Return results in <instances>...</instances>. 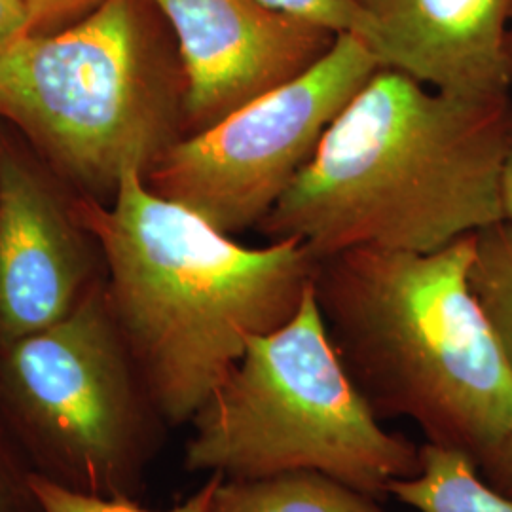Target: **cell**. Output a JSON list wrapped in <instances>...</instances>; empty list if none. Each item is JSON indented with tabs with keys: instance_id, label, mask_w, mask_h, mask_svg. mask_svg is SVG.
Returning a JSON list of instances; mask_svg holds the SVG:
<instances>
[{
	"instance_id": "5",
	"label": "cell",
	"mask_w": 512,
	"mask_h": 512,
	"mask_svg": "<svg viewBox=\"0 0 512 512\" xmlns=\"http://www.w3.org/2000/svg\"><path fill=\"white\" fill-rule=\"evenodd\" d=\"M184 467L224 478L330 476L372 499L418 475L421 446L382 429L330 344L313 283L293 319L253 336L192 418Z\"/></svg>"
},
{
	"instance_id": "12",
	"label": "cell",
	"mask_w": 512,
	"mask_h": 512,
	"mask_svg": "<svg viewBox=\"0 0 512 512\" xmlns=\"http://www.w3.org/2000/svg\"><path fill=\"white\" fill-rule=\"evenodd\" d=\"M389 495L418 512H512V497L478 476L475 459L431 442L421 446L420 473L393 482Z\"/></svg>"
},
{
	"instance_id": "9",
	"label": "cell",
	"mask_w": 512,
	"mask_h": 512,
	"mask_svg": "<svg viewBox=\"0 0 512 512\" xmlns=\"http://www.w3.org/2000/svg\"><path fill=\"white\" fill-rule=\"evenodd\" d=\"M177 38L186 74V137L300 76L338 35L262 0H148Z\"/></svg>"
},
{
	"instance_id": "21",
	"label": "cell",
	"mask_w": 512,
	"mask_h": 512,
	"mask_svg": "<svg viewBox=\"0 0 512 512\" xmlns=\"http://www.w3.org/2000/svg\"><path fill=\"white\" fill-rule=\"evenodd\" d=\"M509 55H511V67H512V27H511V35H509Z\"/></svg>"
},
{
	"instance_id": "18",
	"label": "cell",
	"mask_w": 512,
	"mask_h": 512,
	"mask_svg": "<svg viewBox=\"0 0 512 512\" xmlns=\"http://www.w3.org/2000/svg\"><path fill=\"white\" fill-rule=\"evenodd\" d=\"M33 19L27 0H0V57L6 54L19 38L31 33Z\"/></svg>"
},
{
	"instance_id": "15",
	"label": "cell",
	"mask_w": 512,
	"mask_h": 512,
	"mask_svg": "<svg viewBox=\"0 0 512 512\" xmlns=\"http://www.w3.org/2000/svg\"><path fill=\"white\" fill-rule=\"evenodd\" d=\"M0 512H46L35 488V471L0 418Z\"/></svg>"
},
{
	"instance_id": "16",
	"label": "cell",
	"mask_w": 512,
	"mask_h": 512,
	"mask_svg": "<svg viewBox=\"0 0 512 512\" xmlns=\"http://www.w3.org/2000/svg\"><path fill=\"white\" fill-rule=\"evenodd\" d=\"M266 6L293 18L325 27L334 35H359L355 0H262Z\"/></svg>"
},
{
	"instance_id": "14",
	"label": "cell",
	"mask_w": 512,
	"mask_h": 512,
	"mask_svg": "<svg viewBox=\"0 0 512 512\" xmlns=\"http://www.w3.org/2000/svg\"><path fill=\"white\" fill-rule=\"evenodd\" d=\"M220 476H222L220 473H211L207 482L188 499L165 511L145 509L139 505L137 499H107V497L78 494V492L65 490L61 486H55L37 475H35V488L46 512H207L211 495L219 484Z\"/></svg>"
},
{
	"instance_id": "13",
	"label": "cell",
	"mask_w": 512,
	"mask_h": 512,
	"mask_svg": "<svg viewBox=\"0 0 512 512\" xmlns=\"http://www.w3.org/2000/svg\"><path fill=\"white\" fill-rule=\"evenodd\" d=\"M469 285L512 365V222L499 220L476 232Z\"/></svg>"
},
{
	"instance_id": "10",
	"label": "cell",
	"mask_w": 512,
	"mask_h": 512,
	"mask_svg": "<svg viewBox=\"0 0 512 512\" xmlns=\"http://www.w3.org/2000/svg\"><path fill=\"white\" fill-rule=\"evenodd\" d=\"M359 35L382 67L439 92L505 97L512 0H355Z\"/></svg>"
},
{
	"instance_id": "4",
	"label": "cell",
	"mask_w": 512,
	"mask_h": 512,
	"mask_svg": "<svg viewBox=\"0 0 512 512\" xmlns=\"http://www.w3.org/2000/svg\"><path fill=\"white\" fill-rule=\"evenodd\" d=\"M186 74L162 12L103 0L55 35L29 33L0 57V122L76 196L109 203L186 137Z\"/></svg>"
},
{
	"instance_id": "7",
	"label": "cell",
	"mask_w": 512,
	"mask_h": 512,
	"mask_svg": "<svg viewBox=\"0 0 512 512\" xmlns=\"http://www.w3.org/2000/svg\"><path fill=\"white\" fill-rule=\"evenodd\" d=\"M378 67V57L361 38L338 35L310 71L256 97L213 128L184 137L143 181L222 234L256 228Z\"/></svg>"
},
{
	"instance_id": "3",
	"label": "cell",
	"mask_w": 512,
	"mask_h": 512,
	"mask_svg": "<svg viewBox=\"0 0 512 512\" xmlns=\"http://www.w3.org/2000/svg\"><path fill=\"white\" fill-rule=\"evenodd\" d=\"M476 234L435 253L355 247L315 262L330 344L378 420L480 465L512 433V365L469 285Z\"/></svg>"
},
{
	"instance_id": "19",
	"label": "cell",
	"mask_w": 512,
	"mask_h": 512,
	"mask_svg": "<svg viewBox=\"0 0 512 512\" xmlns=\"http://www.w3.org/2000/svg\"><path fill=\"white\" fill-rule=\"evenodd\" d=\"M478 469L492 488L512 497V433L499 444L492 456L478 465Z\"/></svg>"
},
{
	"instance_id": "6",
	"label": "cell",
	"mask_w": 512,
	"mask_h": 512,
	"mask_svg": "<svg viewBox=\"0 0 512 512\" xmlns=\"http://www.w3.org/2000/svg\"><path fill=\"white\" fill-rule=\"evenodd\" d=\"M0 418L40 478L107 499L141 494L169 423L105 281L59 323L0 348Z\"/></svg>"
},
{
	"instance_id": "2",
	"label": "cell",
	"mask_w": 512,
	"mask_h": 512,
	"mask_svg": "<svg viewBox=\"0 0 512 512\" xmlns=\"http://www.w3.org/2000/svg\"><path fill=\"white\" fill-rule=\"evenodd\" d=\"M114 319L169 427L190 423L253 336L285 327L317 256L298 239L245 247L129 171L112 202L76 196Z\"/></svg>"
},
{
	"instance_id": "20",
	"label": "cell",
	"mask_w": 512,
	"mask_h": 512,
	"mask_svg": "<svg viewBox=\"0 0 512 512\" xmlns=\"http://www.w3.org/2000/svg\"><path fill=\"white\" fill-rule=\"evenodd\" d=\"M501 205H503V217L512 222V116L507 133V145L501 167Z\"/></svg>"
},
{
	"instance_id": "1",
	"label": "cell",
	"mask_w": 512,
	"mask_h": 512,
	"mask_svg": "<svg viewBox=\"0 0 512 512\" xmlns=\"http://www.w3.org/2000/svg\"><path fill=\"white\" fill-rule=\"evenodd\" d=\"M511 97H463L378 67L256 230L313 255L435 253L505 219Z\"/></svg>"
},
{
	"instance_id": "17",
	"label": "cell",
	"mask_w": 512,
	"mask_h": 512,
	"mask_svg": "<svg viewBox=\"0 0 512 512\" xmlns=\"http://www.w3.org/2000/svg\"><path fill=\"white\" fill-rule=\"evenodd\" d=\"M103 0H27L33 27L31 33H44L57 21L73 18L76 14L86 12L88 8L99 6Z\"/></svg>"
},
{
	"instance_id": "8",
	"label": "cell",
	"mask_w": 512,
	"mask_h": 512,
	"mask_svg": "<svg viewBox=\"0 0 512 512\" xmlns=\"http://www.w3.org/2000/svg\"><path fill=\"white\" fill-rule=\"evenodd\" d=\"M103 281L76 194L0 122V348L59 323Z\"/></svg>"
},
{
	"instance_id": "11",
	"label": "cell",
	"mask_w": 512,
	"mask_h": 512,
	"mask_svg": "<svg viewBox=\"0 0 512 512\" xmlns=\"http://www.w3.org/2000/svg\"><path fill=\"white\" fill-rule=\"evenodd\" d=\"M207 512H385L378 499L315 471L264 478H224Z\"/></svg>"
}]
</instances>
